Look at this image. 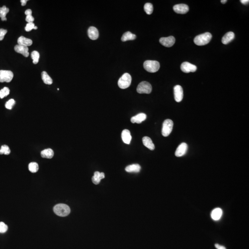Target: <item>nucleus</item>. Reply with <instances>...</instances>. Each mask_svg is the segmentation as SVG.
Segmentation results:
<instances>
[{
	"mask_svg": "<svg viewBox=\"0 0 249 249\" xmlns=\"http://www.w3.org/2000/svg\"><path fill=\"white\" fill-rule=\"evenodd\" d=\"M215 246L217 249H226V248L224 246L219 245V244H215Z\"/></svg>",
	"mask_w": 249,
	"mask_h": 249,
	"instance_id": "nucleus-38",
	"label": "nucleus"
},
{
	"mask_svg": "<svg viewBox=\"0 0 249 249\" xmlns=\"http://www.w3.org/2000/svg\"><path fill=\"white\" fill-rule=\"evenodd\" d=\"M34 29V30L37 29V27H36V26H35L34 28V29Z\"/></svg>",
	"mask_w": 249,
	"mask_h": 249,
	"instance_id": "nucleus-42",
	"label": "nucleus"
},
{
	"mask_svg": "<svg viewBox=\"0 0 249 249\" xmlns=\"http://www.w3.org/2000/svg\"><path fill=\"white\" fill-rule=\"evenodd\" d=\"M142 141H143V143L144 145L150 150L153 151L155 148L154 144L153 143L152 139L149 138V137H144L143 138Z\"/></svg>",
	"mask_w": 249,
	"mask_h": 249,
	"instance_id": "nucleus-19",
	"label": "nucleus"
},
{
	"mask_svg": "<svg viewBox=\"0 0 249 249\" xmlns=\"http://www.w3.org/2000/svg\"><path fill=\"white\" fill-rule=\"evenodd\" d=\"M125 170L128 173H139L140 171L141 167L139 164H132L127 166Z\"/></svg>",
	"mask_w": 249,
	"mask_h": 249,
	"instance_id": "nucleus-22",
	"label": "nucleus"
},
{
	"mask_svg": "<svg viewBox=\"0 0 249 249\" xmlns=\"http://www.w3.org/2000/svg\"><path fill=\"white\" fill-rule=\"evenodd\" d=\"M18 45L28 47L32 45V41L31 39L26 38L23 36H21L18 38Z\"/></svg>",
	"mask_w": 249,
	"mask_h": 249,
	"instance_id": "nucleus-20",
	"label": "nucleus"
},
{
	"mask_svg": "<svg viewBox=\"0 0 249 249\" xmlns=\"http://www.w3.org/2000/svg\"><path fill=\"white\" fill-rule=\"evenodd\" d=\"M7 30L3 29H0V41L3 40L4 39L5 35L7 33Z\"/></svg>",
	"mask_w": 249,
	"mask_h": 249,
	"instance_id": "nucleus-35",
	"label": "nucleus"
},
{
	"mask_svg": "<svg viewBox=\"0 0 249 249\" xmlns=\"http://www.w3.org/2000/svg\"><path fill=\"white\" fill-rule=\"evenodd\" d=\"M42 78L45 84L50 85L53 83L52 78L48 75V73L46 72H43L42 73Z\"/></svg>",
	"mask_w": 249,
	"mask_h": 249,
	"instance_id": "nucleus-25",
	"label": "nucleus"
},
{
	"mask_svg": "<svg viewBox=\"0 0 249 249\" xmlns=\"http://www.w3.org/2000/svg\"><path fill=\"white\" fill-rule=\"evenodd\" d=\"M9 93H10V90L9 88L7 87H4L3 89L0 90V98L1 99L9 95Z\"/></svg>",
	"mask_w": 249,
	"mask_h": 249,
	"instance_id": "nucleus-31",
	"label": "nucleus"
},
{
	"mask_svg": "<svg viewBox=\"0 0 249 249\" xmlns=\"http://www.w3.org/2000/svg\"><path fill=\"white\" fill-rule=\"evenodd\" d=\"M15 104V101L13 99H11L5 104V107L8 110H11Z\"/></svg>",
	"mask_w": 249,
	"mask_h": 249,
	"instance_id": "nucleus-32",
	"label": "nucleus"
},
{
	"mask_svg": "<svg viewBox=\"0 0 249 249\" xmlns=\"http://www.w3.org/2000/svg\"><path fill=\"white\" fill-rule=\"evenodd\" d=\"M221 2V3H222V4H225L227 2V0H222Z\"/></svg>",
	"mask_w": 249,
	"mask_h": 249,
	"instance_id": "nucleus-41",
	"label": "nucleus"
},
{
	"mask_svg": "<svg viewBox=\"0 0 249 249\" xmlns=\"http://www.w3.org/2000/svg\"><path fill=\"white\" fill-rule=\"evenodd\" d=\"M188 149V145L186 143H182L178 146L175 153V156L181 157L186 154Z\"/></svg>",
	"mask_w": 249,
	"mask_h": 249,
	"instance_id": "nucleus-12",
	"label": "nucleus"
},
{
	"mask_svg": "<svg viewBox=\"0 0 249 249\" xmlns=\"http://www.w3.org/2000/svg\"><path fill=\"white\" fill-rule=\"evenodd\" d=\"M240 2H241L243 4L247 5V4H249V0H241Z\"/></svg>",
	"mask_w": 249,
	"mask_h": 249,
	"instance_id": "nucleus-39",
	"label": "nucleus"
},
{
	"mask_svg": "<svg viewBox=\"0 0 249 249\" xmlns=\"http://www.w3.org/2000/svg\"><path fill=\"white\" fill-rule=\"evenodd\" d=\"M136 38V35L132 34L130 31H127L124 33L121 37V40L123 42L129 41V40H135Z\"/></svg>",
	"mask_w": 249,
	"mask_h": 249,
	"instance_id": "nucleus-24",
	"label": "nucleus"
},
{
	"mask_svg": "<svg viewBox=\"0 0 249 249\" xmlns=\"http://www.w3.org/2000/svg\"><path fill=\"white\" fill-rule=\"evenodd\" d=\"M144 10L147 14H152L153 11V7L152 3H147L144 6Z\"/></svg>",
	"mask_w": 249,
	"mask_h": 249,
	"instance_id": "nucleus-28",
	"label": "nucleus"
},
{
	"mask_svg": "<svg viewBox=\"0 0 249 249\" xmlns=\"http://www.w3.org/2000/svg\"><path fill=\"white\" fill-rule=\"evenodd\" d=\"M160 43L161 45L166 47H171L175 42V39L173 36L167 37H161L160 39Z\"/></svg>",
	"mask_w": 249,
	"mask_h": 249,
	"instance_id": "nucleus-10",
	"label": "nucleus"
},
{
	"mask_svg": "<svg viewBox=\"0 0 249 249\" xmlns=\"http://www.w3.org/2000/svg\"><path fill=\"white\" fill-rule=\"evenodd\" d=\"M31 58L33 60V63L34 64H37L39 61L40 55L37 51H33L31 54Z\"/></svg>",
	"mask_w": 249,
	"mask_h": 249,
	"instance_id": "nucleus-30",
	"label": "nucleus"
},
{
	"mask_svg": "<svg viewBox=\"0 0 249 249\" xmlns=\"http://www.w3.org/2000/svg\"><path fill=\"white\" fill-rule=\"evenodd\" d=\"M174 123L171 120L167 119L164 120L162 125L161 133L164 137H168L170 135L173 130Z\"/></svg>",
	"mask_w": 249,
	"mask_h": 249,
	"instance_id": "nucleus-5",
	"label": "nucleus"
},
{
	"mask_svg": "<svg viewBox=\"0 0 249 249\" xmlns=\"http://www.w3.org/2000/svg\"><path fill=\"white\" fill-rule=\"evenodd\" d=\"M11 151L9 147L7 145H3L2 146L0 149V155L4 154L5 155H8L10 154Z\"/></svg>",
	"mask_w": 249,
	"mask_h": 249,
	"instance_id": "nucleus-29",
	"label": "nucleus"
},
{
	"mask_svg": "<svg viewBox=\"0 0 249 249\" xmlns=\"http://www.w3.org/2000/svg\"><path fill=\"white\" fill-rule=\"evenodd\" d=\"M9 9L5 6H3L2 8H0V18H1L2 21H7L6 15L9 12Z\"/></svg>",
	"mask_w": 249,
	"mask_h": 249,
	"instance_id": "nucleus-26",
	"label": "nucleus"
},
{
	"mask_svg": "<svg viewBox=\"0 0 249 249\" xmlns=\"http://www.w3.org/2000/svg\"><path fill=\"white\" fill-rule=\"evenodd\" d=\"M41 155L43 158L51 159L54 156V151L51 148H47L41 152Z\"/></svg>",
	"mask_w": 249,
	"mask_h": 249,
	"instance_id": "nucleus-23",
	"label": "nucleus"
},
{
	"mask_svg": "<svg viewBox=\"0 0 249 249\" xmlns=\"http://www.w3.org/2000/svg\"><path fill=\"white\" fill-rule=\"evenodd\" d=\"M21 3L22 6H24L27 4V0H21Z\"/></svg>",
	"mask_w": 249,
	"mask_h": 249,
	"instance_id": "nucleus-40",
	"label": "nucleus"
},
{
	"mask_svg": "<svg viewBox=\"0 0 249 249\" xmlns=\"http://www.w3.org/2000/svg\"><path fill=\"white\" fill-rule=\"evenodd\" d=\"M174 11L179 14H186L189 10L188 6L186 4H180L175 5L173 7Z\"/></svg>",
	"mask_w": 249,
	"mask_h": 249,
	"instance_id": "nucleus-11",
	"label": "nucleus"
},
{
	"mask_svg": "<svg viewBox=\"0 0 249 249\" xmlns=\"http://www.w3.org/2000/svg\"><path fill=\"white\" fill-rule=\"evenodd\" d=\"M121 138L124 143L127 145L130 144L132 140V136L130 131L127 129L123 130L121 133Z\"/></svg>",
	"mask_w": 249,
	"mask_h": 249,
	"instance_id": "nucleus-16",
	"label": "nucleus"
},
{
	"mask_svg": "<svg viewBox=\"0 0 249 249\" xmlns=\"http://www.w3.org/2000/svg\"><path fill=\"white\" fill-rule=\"evenodd\" d=\"M137 91L139 94H149L152 92V85L148 82L143 81L139 84Z\"/></svg>",
	"mask_w": 249,
	"mask_h": 249,
	"instance_id": "nucleus-6",
	"label": "nucleus"
},
{
	"mask_svg": "<svg viewBox=\"0 0 249 249\" xmlns=\"http://www.w3.org/2000/svg\"><path fill=\"white\" fill-rule=\"evenodd\" d=\"M29 170L31 173H36L39 169L38 164L37 162H32L30 163L28 166Z\"/></svg>",
	"mask_w": 249,
	"mask_h": 249,
	"instance_id": "nucleus-27",
	"label": "nucleus"
},
{
	"mask_svg": "<svg viewBox=\"0 0 249 249\" xmlns=\"http://www.w3.org/2000/svg\"><path fill=\"white\" fill-rule=\"evenodd\" d=\"M70 211L69 207L63 203L57 204L54 208V211L55 214L62 217L68 216L70 213Z\"/></svg>",
	"mask_w": 249,
	"mask_h": 249,
	"instance_id": "nucleus-2",
	"label": "nucleus"
},
{
	"mask_svg": "<svg viewBox=\"0 0 249 249\" xmlns=\"http://www.w3.org/2000/svg\"><path fill=\"white\" fill-rule=\"evenodd\" d=\"M180 69L183 72L189 73L196 71L197 67L194 65L188 62H184L181 65Z\"/></svg>",
	"mask_w": 249,
	"mask_h": 249,
	"instance_id": "nucleus-8",
	"label": "nucleus"
},
{
	"mask_svg": "<svg viewBox=\"0 0 249 249\" xmlns=\"http://www.w3.org/2000/svg\"><path fill=\"white\" fill-rule=\"evenodd\" d=\"M14 50L17 53L22 54L23 56L26 57H27L29 56V49L27 46H22V45H17L14 47Z\"/></svg>",
	"mask_w": 249,
	"mask_h": 249,
	"instance_id": "nucleus-13",
	"label": "nucleus"
},
{
	"mask_svg": "<svg viewBox=\"0 0 249 249\" xmlns=\"http://www.w3.org/2000/svg\"><path fill=\"white\" fill-rule=\"evenodd\" d=\"M212 37L211 33L206 32L196 37L194 39V42L198 46H203L209 43Z\"/></svg>",
	"mask_w": 249,
	"mask_h": 249,
	"instance_id": "nucleus-1",
	"label": "nucleus"
},
{
	"mask_svg": "<svg viewBox=\"0 0 249 249\" xmlns=\"http://www.w3.org/2000/svg\"><path fill=\"white\" fill-rule=\"evenodd\" d=\"M132 82V77L130 74L128 73H124L123 75L120 78L118 84L120 88L122 89H126L129 87Z\"/></svg>",
	"mask_w": 249,
	"mask_h": 249,
	"instance_id": "nucleus-4",
	"label": "nucleus"
},
{
	"mask_svg": "<svg viewBox=\"0 0 249 249\" xmlns=\"http://www.w3.org/2000/svg\"><path fill=\"white\" fill-rule=\"evenodd\" d=\"M144 69L149 72H155L159 69L160 65L159 62L156 61L148 60L144 63Z\"/></svg>",
	"mask_w": 249,
	"mask_h": 249,
	"instance_id": "nucleus-3",
	"label": "nucleus"
},
{
	"mask_svg": "<svg viewBox=\"0 0 249 249\" xmlns=\"http://www.w3.org/2000/svg\"><path fill=\"white\" fill-rule=\"evenodd\" d=\"M105 178V174L104 173H100L97 171L94 173V176L92 177V181L95 185H98L101 181V180Z\"/></svg>",
	"mask_w": 249,
	"mask_h": 249,
	"instance_id": "nucleus-18",
	"label": "nucleus"
},
{
	"mask_svg": "<svg viewBox=\"0 0 249 249\" xmlns=\"http://www.w3.org/2000/svg\"><path fill=\"white\" fill-rule=\"evenodd\" d=\"M26 21L28 23H33V22L34 21V18L32 16V15H31L27 16V17H26Z\"/></svg>",
	"mask_w": 249,
	"mask_h": 249,
	"instance_id": "nucleus-36",
	"label": "nucleus"
},
{
	"mask_svg": "<svg viewBox=\"0 0 249 249\" xmlns=\"http://www.w3.org/2000/svg\"><path fill=\"white\" fill-rule=\"evenodd\" d=\"M174 95L176 102H180L183 98V90L180 85H177L174 87Z\"/></svg>",
	"mask_w": 249,
	"mask_h": 249,
	"instance_id": "nucleus-9",
	"label": "nucleus"
},
{
	"mask_svg": "<svg viewBox=\"0 0 249 249\" xmlns=\"http://www.w3.org/2000/svg\"><path fill=\"white\" fill-rule=\"evenodd\" d=\"M34 27L35 24H34L33 23V22L27 23V26L25 27V30L27 31H30V30H32V29H34Z\"/></svg>",
	"mask_w": 249,
	"mask_h": 249,
	"instance_id": "nucleus-34",
	"label": "nucleus"
},
{
	"mask_svg": "<svg viewBox=\"0 0 249 249\" xmlns=\"http://www.w3.org/2000/svg\"><path fill=\"white\" fill-rule=\"evenodd\" d=\"M14 78V73L11 71L0 70V82H11Z\"/></svg>",
	"mask_w": 249,
	"mask_h": 249,
	"instance_id": "nucleus-7",
	"label": "nucleus"
},
{
	"mask_svg": "<svg viewBox=\"0 0 249 249\" xmlns=\"http://www.w3.org/2000/svg\"><path fill=\"white\" fill-rule=\"evenodd\" d=\"M88 34L90 39L93 40H97L99 37L98 30L95 27H90L88 30Z\"/></svg>",
	"mask_w": 249,
	"mask_h": 249,
	"instance_id": "nucleus-15",
	"label": "nucleus"
},
{
	"mask_svg": "<svg viewBox=\"0 0 249 249\" xmlns=\"http://www.w3.org/2000/svg\"><path fill=\"white\" fill-rule=\"evenodd\" d=\"M235 37V33L231 31H229L223 37L222 40V43L224 44H228L234 40Z\"/></svg>",
	"mask_w": 249,
	"mask_h": 249,
	"instance_id": "nucleus-17",
	"label": "nucleus"
},
{
	"mask_svg": "<svg viewBox=\"0 0 249 249\" xmlns=\"http://www.w3.org/2000/svg\"><path fill=\"white\" fill-rule=\"evenodd\" d=\"M8 229V226L3 222H0V233H4Z\"/></svg>",
	"mask_w": 249,
	"mask_h": 249,
	"instance_id": "nucleus-33",
	"label": "nucleus"
},
{
	"mask_svg": "<svg viewBox=\"0 0 249 249\" xmlns=\"http://www.w3.org/2000/svg\"><path fill=\"white\" fill-rule=\"evenodd\" d=\"M222 210L220 208H216L212 211L211 218L215 221L220 220L222 215Z\"/></svg>",
	"mask_w": 249,
	"mask_h": 249,
	"instance_id": "nucleus-21",
	"label": "nucleus"
},
{
	"mask_svg": "<svg viewBox=\"0 0 249 249\" xmlns=\"http://www.w3.org/2000/svg\"><path fill=\"white\" fill-rule=\"evenodd\" d=\"M25 14L27 16L31 15H32V11L31 9H28L25 11Z\"/></svg>",
	"mask_w": 249,
	"mask_h": 249,
	"instance_id": "nucleus-37",
	"label": "nucleus"
},
{
	"mask_svg": "<svg viewBox=\"0 0 249 249\" xmlns=\"http://www.w3.org/2000/svg\"><path fill=\"white\" fill-rule=\"evenodd\" d=\"M147 118L146 114L144 113H140L135 116H133L131 118V121L132 123L140 124L145 121Z\"/></svg>",
	"mask_w": 249,
	"mask_h": 249,
	"instance_id": "nucleus-14",
	"label": "nucleus"
}]
</instances>
